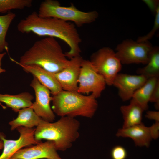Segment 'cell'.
Instances as JSON below:
<instances>
[{"mask_svg":"<svg viewBox=\"0 0 159 159\" xmlns=\"http://www.w3.org/2000/svg\"><path fill=\"white\" fill-rule=\"evenodd\" d=\"M147 79L142 75L118 73L115 78L113 85L118 90V95L123 101L131 100L135 91L143 85Z\"/></svg>","mask_w":159,"mask_h":159,"instance_id":"cell-13","label":"cell"},{"mask_svg":"<svg viewBox=\"0 0 159 159\" xmlns=\"http://www.w3.org/2000/svg\"><path fill=\"white\" fill-rule=\"evenodd\" d=\"M32 2V0H0V13H8L12 9L30 7Z\"/></svg>","mask_w":159,"mask_h":159,"instance_id":"cell-22","label":"cell"},{"mask_svg":"<svg viewBox=\"0 0 159 159\" xmlns=\"http://www.w3.org/2000/svg\"><path fill=\"white\" fill-rule=\"evenodd\" d=\"M98 73L104 79L106 85L111 86L121 71L122 64L115 52L108 47H103L91 55L89 60Z\"/></svg>","mask_w":159,"mask_h":159,"instance_id":"cell-6","label":"cell"},{"mask_svg":"<svg viewBox=\"0 0 159 159\" xmlns=\"http://www.w3.org/2000/svg\"><path fill=\"white\" fill-rule=\"evenodd\" d=\"M150 102L155 103V108H159V80L158 81L152 93Z\"/></svg>","mask_w":159,"mask_h":159,"instance_id":"cell-25","label":"cell"},{"mask_svg":"<svg viewBox=\"0 0 159 159\" xmlns=\"http://www.w3.org/2000/svg\"><path fill=\"white\" fill-rule=\"evenodd\" d=\"M33 99V96L28 92L16 95L0 94V102L4 103L16 112L21 109L32 107Z\"/></svg>","mask_w":159,"mask_h":159,"instance_id":"cell-18","label":"cell"},{"mask_svg":"<svg viewBox=\"0 0 159 159\" xmlns=\"http://www.w3.org/2000/svg\"><path fill=\"white\" fill-rule=\"evenodd\" d=\"M3 141L0 140V150L3 149Z\"/></svg>","mask_w":159,"mask_h":159,"instance_id":"cell-30","label":"cell"},{"mask_svg":"<svg viewBox=\"0 0 159 159\" xmlns=\"http://www.w3.org/2000/svg\"><path fill=\"white\" fill-rule=\"evenodd\" d=\"M62 159L57 152L54 142L47 140L23 148L10 159Z\"/></svg>","mask_w":159,"mask_h":159,"instance_id":"cell-11","label":"cell"},{"mask_svg":"<svg viewBox=\"0 0 159 159\" xmlns=\"http://www.w3.org/2000/svg\"><path fill=\"white\" fill-rule=\"evenodd\" d=\"M106 83L89 60L83 59L78 80L77 92L82 94L91 93L96 98L105 89Z\"/></svg>","mask_w":159,"mask_h":159,"instance_id":"cell-8","label":"cell"},{"mask_svg":"<svg viewBox=\"0 0 159 159\" xmlns=\"http://www.w3.org/2000/svg\"><path fill=\"white\" fill-rule=\"evenodd\" d=\"M120 111L124 120L122 128H128L142 123L144 110L133 99H131L129 105L121 106Z\"/></svg>","mask_w":159,"mask_h":159,"instance_id":"cell-17","label":"cell"},{"mask_svg":"<svg viewBox=\"0 0 159 159\" xmlns=\"http://www.w3.org/2000/svg\"><path fill=\"white\" fill-rule=\"evenodd\" d=\"M127 155L126 150L121 145L114 146L111 152V156L112 159H126Z\"/></svg>","mask_w":159,"mask_h":159,"instance_id":"cell-24","label":"cell"},{"mask_svg":"<svg viewBox=\"0 0 159 159\" xmlns=\"http://www.w3.org/2000/svg\"><path fill=\"white\" fill-rule=\"evenodd\" d=\"M116 135L131 138L136 146L140 147H149L152 139L149 127L146 126L143 123L128 128L119 129Z\"/></svg>","mask_w":159,"mask_h":159,"instance_id":"cell-15","label":"cell"},{"mask_svg":"<svg viewBox=\"0 0 159 159\" xmlns=\"http://www.w3.org/2000/svg\"><path fill=\"white\" fill-rule=\"evenodd\" d=\"M69 61L55 38L46 37L35 42L18 62L26 65H37L55 73L62 70Z\"/></svg>","mask_w":159,"mask_h":159,"instance_id":"cell-2","label":"cell"},{"mask_svg":"<svg viewBox=\"0 0 159 159\" xmlns=\"http://www.w3.org/2000/svg\"><path fill=\"white\" fill-rule=\"evenodd\" d=\"M17 117L9 122L11 131L19 127L29 128L38 126L43 120L34 112L32 107L19 110Z\"/></svg>","mask_w":159,"mask_h":159,"instance_id":"cell-16","label":"cell"},{"mask_svg":"<svg viewBox=\"0 0 159 159\" xmlns=\"http://www.w3.org/2000/svg\"><path fill=\"white\" fill-rule=\"evenodd\" d=\"M16 16L15 13L9 12L0 16V52L4 50L8 51V43L6 40L7 31L12 21Z\"/></svg>","mask_w":159,"mask_h":159,"instance_id":"cell-21","label":"cell"},{"mask_svg":"<svg viewBox=\"0 0 159 159\" xmlns=\"http://www.w3.org/2000/svg\"><path fill=\"white\" fill-rule=\"evenodd\" d=\"M151 11L155 13L157 8L159 7V1L156 0H144Z\"/></svg>","mask_w":159,"mask_h":159,"instance_id":"cell-28","label":"cell"},{"mask_svg":"<svg viewBox=\"0 0 159 159\" xmlns=\"http://www.w3.org/2000/svg\"><path fill=\"white\" fill-rule=\"evenodd\" d=\"M52 97V110L60 117L91 118L98 107L97 98L92 94L85 95L77 92L62 90Z\"/></svg>","mask_w":159,"mask_h":159,"instance_id":"cell-4","label":"cell"},{"mask_svg":"<svg viewBox=\"0 0 159 159\" xmlns=\"http://www.w3.org/2000/svg\"><path fill=\"white\" fill-rule=\"evenodd\" d=\"M155 18L153 27L151 31L147 35L139 37L137 42H141L148 41L151 39L159 27V7H158L155 12Z\"/></svg>","mask_w":159,"mask_h":159,"instance_id":"cell-23","label":"cell"},{"mask_svg":"<svg viewBox=\"0 0 159 159\" xmlns=\"http://www.w3.org/2000/svg\"><path fill=\"white\" fill-rule=\"evenodd\" d=\"M42 17H52L69 22L80 27L94 21L98 16L95 11L84 12L77 9L73 4L62 6L56 0H45L40 4L37 13Z\"/></svg>","mask_w":159,"mask_h":159,"instance_id":"cell-5","label":"cell"},{"mask_svg":"<svg viewBox=\"0 0 159 159\" xmlns=\"http://www.w3.org/2000/svg\"><path fill=\"white\" fill-rule=\"evenodd\" d=\"M19 133V138L16 140L7 139L4 134L0 132V140L3 143V151L0 159H10L20 149L32 145L38 144L42 141L34 138L35 128L19 127L16 129Z\"/></svg>","mask_w":159,"mask_h":159,"instance_id":"cell-9","label":"cell"},{"mask_svg":"<svg viewBox=\"0 0 159 159\" xmlns=\"http://www.w3.org/2000/svg\"><path fill=\"white\" fill-rule=\"evenodd\" d=\"M159 77H152L147 79L145 83L134 93L132 99L143 108L144 111L148 109V103Z\"/></svg>","mask_w":159,"mask_h":159,"instance_id":"cell-19","label":"cell"},{"mask_svg":"<svg viewBox=\"0 0 159 159\" xmlns=\"http://www.w3.org/2000/svg\"><path fill=\"white\" fill-rule=\"evenodd\" d=\"M10 59L21 67L25 72L32 74L42 85L50 90L53 95H56L63 90L52 73L48 72L37 65L22 64L11 58H10Z\"/></svg>","mask_w":159,"mask_h":159,"instance_id":"cell-14","label":"cell"},{"mask_svg":"<svg viewBox=\"0 0 159 159\" xmlns=\"http://www.w3.org/2000/svg\"><path fill=\"white\" fill-rule=\"evenodd\" d=\"M76 26L72 23L56 18L40 17L37 12L34 11L20 20L17 28L22 33L32 32L39 36L62 40L69 47L65 54L70 59L80 56L81 52L80 44L82 40Z\"/></svg>","mask_w":159,"mask_h":159,"instance_id":"cell-1","label":"cell"},{"mask_svg":"<svg viewBox=\"0 0 159 159\" xmlns=\"http://www.w3.org/2000/svg\"><path fill=\"white\" fill-rule=\"evenodd\" d=\"M144 67L137 70L138 74L144 76L147 79L159 77V50L158 47H153L150 52L149 59Z\"/></svg>","mask_w":159,"mask_h":159,"instance_id":"cell-20","label":"cell"},{"mask_svg":"<svg viewBox=\"0 0 159 159\" xmlns=\"http://www.w3.org/2000/svg\"><path fill=\"white\" fill-rule=\"evenodd\" d=\"M83 59L80 56L72 58L62 70L57 73H52L63 90L77 92L78 80Z\"/></svg>","mask_w":159,"mask_h":159,"instance_id":"cell-12","label":"cell"},{"mask_svg":"<svg viewBox=\"0 0 159 159\" xmlns=\"http://www.w3.org/2000/svg\"><path fill=\"white\" fill-rule=\"evenodd\" d=\"M6 54V52L3 53L0 52V73L2 72H5L6 70L2 69L1 67L2 60L3 57Z\"/></svg>","mask_w":159,"mask_h":159,"instance_id":"cell-29","label":"cell"},{"mask_svg":"<svg viewBox=\"0 0 159 159\" xmlns=\"http://www.w3.org/2000/svg\"><path fill=\"white\" fill-rule=\"evenodd\" d=\"M152 139L156 140L159 137V122H155L149 127Z\"/></svg>","mask_w":159,"mask_h":159,"instance_id":"cell-26","label":"cell"},{"mask_svg":"<svg viewBox=\"0 0 159 159\" xmlns=\"http://www.w3.org/2000/svg\"><path fill=\"white\" fill-rule=\"evenodd\" d=\"M146 118L154 120L155 122H159V112L158 111H148L145 115Z\"/></svg>","mask_w":159,"mask_h":159,"instance_id":"cell-27","label":"cell"},{"mask_svg":"<svg viewBox=\"0 0 159 159\" xmlns=\"http://www.w3.org/2000/svg\"><path fill=\"white\" fill-rule=\"evenodd\" d=\"M30 86L35 92V101L32 107L34 112L44 120L53 122L55 116L50 107L52 97L50 96V90L34 76Z\"/></svg>","mask_w":159,"mask_h":159,"instance_id":"cell-10","label":"cell"},{"mask_svg":"<svg viewBox=\"0 0 159 159\" xmlns=\"http://www.w3.org/2000/svg\"><path fill=\"white\" fill-rule=\"evenodd\" d=\"M80 126L78 120L69 117H61L54 122L43 120L35 128L34 138L38 141H53L57 150L64 151L79 137Z\"/></svg>","mask_w":159,"mask_h":159,"instance_id":"cell-3","label":"cell"},{"mask_svg":"<svg viewBox=\"0 0 159 159\" xmlns=\"http://www.w3.org/2000/svg\"><path fill=\"white\" fill-rule=\"evenodd\" d=\"M153 47L148 41L138 42L127 39L118 45L115 53L122 64H146Z\"/></svg>","mask_w":159,"mask_h":159,"instance_id":"cell-7","label":"cell"}]
</instances>
